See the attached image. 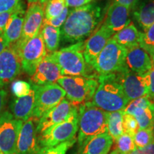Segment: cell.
Listing matches in <instances>:
<instances>
[{"label": "cell", "mask_w": 154, "mask_h": 154, "mask_svg": "<svg viewBox=\"0 0 154 154\" xmlns=\"http://www.w3.org/2000/svg\"><path fill=\"white\" fill-rule=\"evenodd\" d=\"M103 17V9L96 3H89L70 10L60 29L61 40L63 44H71L84 41L97 27Z\"/></svg>", "instance_id": "6da1fadb"}, {"label": "cell", "mask_w": 154, "mask_h": 154, "mask_svg": "<svg viewBox=\"0 0 154 154\" xmlns=\"http://www.w3.org/2000/svg\"><path fill=\"white\" fill-rule=\"evenodd\" d=\"M98 86L90 101L106 112L123 111L128 101L125 96L116 74L98 76Z\"/></svg>", "instance_id": "7a4b0ae2"}, {"label": "cell", "mask_w": 154, "mask_h": 154, "mask_svg": "<svg viewBox=\"0 0 154 154\" xmlns=\"http://www.w3.org/2000/svg\"><path fill=\"white\" fill-rule=\"evenodd\" d=\"M107 119L108 112L96 107L91 101L80 105L76 139L79 148L94 136L108 132Z\"/></svg>", "instance_id": "3957f363"}, {"label": "cell", "mask_w": 154, "mask_h": 154, "mask_svg": "<svg viewBox=\"0 0 154 154\" xmlns=\"http://www.w3.org/2000/svg\"><path fill=\"white\" fill-rule=\"evenodd\" d=\"M84 41L70 44L49 54L57 63L63 76L88 77V66L84 57Z\"/></svg>", "instance_id": "277c9868"}, {"label": "cell", "mask_w": 154, "mask_h": 154, "mask_svg": "<svg viewBox=\"0 0 154 154\" xmlns=\"http://www.w3.org/2000/svg\"><path fill=\"white\" fill-rule=\"evenodd\" d=\"M79 130V109L74 105L66 120L39 134L38 141L44 152L48 149L74 139Z\"/></svg>", "instance_id": "5b68a950"}, {"label": "cell", "mask_w": 154, "mask_h": 154, "mask_svg": "<svg viewBox=\"0 0 154 154\" xmlns=\"http://www.w3.org/2000/svg\"><path fill=\"white\" fill-rule=\"evenodd\" d=\"M126 53V49L111 38L96 59L92 69L99 76L123 72L128 69Z\"/></svg>", "instance_id": "8992f818"}, {"label": "cell", "mask_w": 154, "mask_h": 154, "mask_svg": "<svg viewBox=\"0 0 154 154\" xmlns=\"http://www.w3.org/2000/svg\"><path fill=\"white\" fill-rule=\"evenodd\" d=\"M57 82L67 99L76 106L91 101L98 86L97 79L93 77L62 76Z\"/></svg>", "instance_id": "52a82bcc"}, {"label": "cell", "mask_w": 154, "mask_h": 154, "mask_svg": "<svg viewBox=\"0 0 154 154\" xmlns=\"http://www.w3.org/2000/svg\"><path fill=\"white\" fill-rule=\"evenodd\" d=\"M11 45L18 54L22 70L32 76L38 63L47 54L41 32L27 41L17 42Z\"/></svg>", "instance_id": "ba28073f"}, {"label": "cell", "mask_w": 154, "mask_h": 154, "mask_svg": "<svg viewBox=\"0 0 154 154\" xmlns=\"http://www.w3.org/2000/svg\"><path fill=\"white\" fill-rule=\"evenodd\" d=\"M32 85L35 89V106L32 118L35 119H39L44 113L59 104L66 96L64 90L58 84Z\"/></svg>", "instance_id": "9c48e42d"}, {"label": "cell", "mask_w": 154, "mask_h": 154, "mask_svg": "<svg viewBox=\"0 0 154 154\" xmlns=\"http://www.w3.org/2000/svg\"><path fill=\"white\" fill-rule=\"evenodd\" d=\"M23 121L14 119L8 111L0 116V151L2 154H17V143Z\"/></svg>", "instance_id": "30bf717a"}, {"label": "cell", "mask_w": 154, "mask_h": 154, "mask_svg": "<svg viewBox=\"0 0 154 154\" xmlns=\"http://www.w3.org/2000/svg\"><path fill=\"white\" fill-rule=\"evenodd\" d=\"M116 74L128 101L148 96L149 88L146 75L136 74L128 69Z\"/></svg>", "instance_id": "8fae6325"}, {"label": "cell", "mask_w": 154, "mask_h": 154, "mask_svg": "<svg viewBox=\"0 0 154 154\" xmlns=\"http://www.w3.org/2000/svg\"><path fill=\"white\" fill-rule=\"evenodd\" d=\"M114 34L113 31L103 24L84 42L83 54L88 66L92 68L96 59Z\"/></svg>", "instance_id": "7c38bea8"}, {"label": "cell", "mask_w": 154, "mask_h": 154, "mask_svg": "<svg viewBox=\"0 0 154 154\" xmlns=\"http://www.w3.org/2000/svg\"><path fill=\"white\" fill-rule=\"evenodd\" d=\"M30 118L24 121L19 132L17 143V154H43L44 151L38 141L34 121Z\"/></svg>", "instance_id": "4fadbf2b"}, {"label": "cell", "mask_w": 154, "mask_h": 154, "mask_svg": "<svg viewBox=\"0 0 154 154\" xmlns=\"http://www.w3.org/2000/svg\"><path fill=\"white\" fill-rule=\"evenodd\" d=\"M22 66L16 49L9 46L0 54V87L12 82L20 74Z\"/></svg>", "instance_id": "5bb4252c"}, {"label": "cell", "mask_w": 154, "mask_h": 154, "mask_svg": "<svg viewBox=\"0 0 154 154\" xmlns=\"http://www.w3.org/2000/svg\"><path fill=\"white\" fill-rule=\"evenodd\" d=\"M74 105L67 99H63L59 104L47 111L38 120L36 126V133H42L65 121L72 112Z\"/></svg>", "instance_id": "9a60e30c"}, {"label": "cell", "mask_w": 154, "mask_h": 154, "mask_svg": "<svg viewBox=\"0 0 154 154\" xmlns=\"http://www.w3.org/2000/svg\"><path fill=\"white\" fill-rule=\"evenodd\" d=\"M44 19L43 5L38 2L31 4L25 13L22 36L18 42H26L37 35L40 32Z\"/></svg>", "instance_id": "2e32d148"}, {"label": "cell", "mask_w": 154, "mask_h": 154, "mask_svg": "<svg viewBox=\"0 0 154 154\" xmlns=\"http://www.w3.org/2000/svg\"><path fill=\"white\" fill-rule=\"evenodd\" d=\"M62 76L57 63L49 54H47L38 63L34 74L31 76V82L34 85L44 86L55 84Z\"/></svg>", "instance_id": "e0dca14e"}, {"label": "cell", "mask_w": 154, "mask_h": 154, "mask_svg": "<svg viewBox=\"0 0 154 154\" xmlns=\"http://www.w3.org/2000/svg\"><path fill=\"white\" fill-rule=\"evenodd\" d=\"M126 64L131 72L139 75H145L153 66L151 58L140 46L127 49Z\"/></svg>", "instance_id": "ac0fdd59"}, {"label": "cell", "mask_w": 154, "mask_h": 154, "mask_svg": "<svg viewBox=\"0 0 154 154\" xmlns=\"http://www.w3.org/2000/svg\"><path fill=\"white\" fill-rule=\"evenodd\" d=\"M131 11L128 7L113 2L107 9L103 24L114 33L118 32L131 22Z\"/></svg>", "instance_id": "d6986e66"}, {"label": "cell", "mask_w": 154, "mask_h": 154, "mask_svg": "<svg viewBox=\"0 0 154 154\" xmlns=\"http://www.w3.org/2000/svg\"><path fill=\"white\" fill-rule=\"evenodd\" d=\"M25 13L24 3L20 1L3 32V36L8 46L15 44L20 39Z\"/></svg>", "instance_id": "ffe728a7"}, {"label": "cell", "mask_w": 154, "mask_h": 154, "mask_svg": "<svg viewBox=\"0 0 154 154\" xmlns=\"http://www.w3.org/2000/svg\"><path fill=\"white\" fill-rule=\"evenodd\" d=\"M34 106L35 89L32 84V89L28 95L13 99L9 104V109L14 119L24 122L32 117Z\"/></svg>", "instance_id": "44dd1931"}, {"label": "cell", "mask_w": 154, "mask_h": 154, "mask_svg": "<svg viewBox=\"0 0 154 154\" xmlns=\"http://www.w3.org/2000/svg\"><path fill=\"white\" fill-rule=\"evenodd\" d=\"M113 143L109 133H103L90 138L80 148L79 154H108Z\"/></svg>", "instance_id": "7402d4cb"}, {"label": "cell", "mask_w": 154, "mask_h": 154, "mask_svg": "<svg viewBox=\"0 0 154 154\" xmlns=\"http://www.w3.org/2000/svg\"><path fill=\"white\" fill-rule=\"evenodd\" d=\"M134 18L143 32L154 23V0H144L134 9Z\"/></svg>", "instance_id": "603a6c76"}, {"label": "cell", "mask_w": 154, "mask_h": 154, "mask_svg": "<svg viewBox=\"0 0 154 154\" xmlns=\"http://www.w3.org/2000/svg\"><path fill=\"white\" fill-rule=\"evenodd\" d=\"M140 35L141 33L138 30L135 24L131 22L126 27L113 34L111 38L125 49H128L139 46Z\"/></svg>", "instance_id": "cb8c5ba5"}, {"label": "cell", "mask_w": 154, "mask_h": 154, "mask_svg": "<svg viewBox=\"0 0 154 154\" xmlns=\"http://www.w3.org/2000/svg\"><path fill=\"white\" fill-rule=\"evenodd\" d=\"M41 34L46 49L49 52V54L57 51L61 41L60 28L46 25L42 26Z\"/></svg>", "instance_id": "d4e9b609"}, {"label": "cell", "mask_w": 154, "mask_h": 154, "mask_svg": "<svg viewBox=\"0 0 154 154\" xmlns=\"http://www.w3.org/2000/svg\"><path fill=\"white\" fill-rule=\"evenodd\" d=\"M124 114L123 111L108 113V133L112 137L113 141L124 133Z\"/></svg>", "instance_id": "484cf974"}, {"label": "cell", "mask_w": 154, "mask_h": 154, "mask_svg": "<svg viewBox=\"0 0 154 154\" xmlns=\"http://www.w3.org/2000/svg\"><path fill=\"white\" fill-rule=\"evenodd\" d=\"M134 116L137 121L139 129L152 128L154 121V102H152L146 109L135 113Z\"/></svg>", "instance_id": "4316f807"}, {"label": "cell", "mask_w": 154, "mask_h": 154, "mask_svg": "<svg viewBox=\"0 0 154 154\" xmlns=\"http://www.w3.org/2000/svg\"><path fill=\"white\" fill-rule=\"evenodd\" d=\"M45 5L44 20H49L59 16L66 7L65 0H49Z\"/></svg>", "instance_id": "83f0119b"}, {"label": "cell", "mask_w": 154, "mask_h": 154, "mask_svg": "<svg viewBox=\"0 0 154 154\" xmlns=\"http://www.w3.org/2000/svg\"><path fill=\"white\" fill-rule=\"evenodd\" d=\"M116 150L119 154H127L136 149L135 146L134 136L124 133L115 140Z\"/></svg>", "instance_id": "f1b7e54d"}, {"label": "cell", "mask_w": 154, "mask_h": 154, "mask_svg": "<svg viewBox=\"0 0 154 154\" xmlns=\"http://www.w3.org/2000/svg\"><path fill=\"white\" fill-rule=\"evenodd\" d=\"M134 140L136 149L143 148L154 142V136L152 128L138 129L134 134Z\"/></svg>", "instance_id": "f546056e"}, {"label": "cell", "mask_w": 154, "mask_h": 154, "mask_svg": "<svg viewBox=\"0 0 154 154\" xmlns=\"http://www.w3.org/2000/svg\"><path fill=\"white\" fill-rule=\"evenodd\" d=\"M152 103L148 96H143V97L138 98L134 100H132L128 102V104L123 110L126 114H130L134 116L135 113H137L142 109H146Z\"/></svg>", "instance_id": "4dcf8cb0"}, {"label": "cell", "mask_w": 154, "mask_h": 154, "mask_svg": "<svg viewBox=\"0 0 154 154\" xmlns=\"http://www.w3.org/2000/svg\"><path fill=\"white\" fill-rule=\"evenodd\" d=\"M139 46L149 54L154 51V23L144 33H141Z\"/></svg>", "instance_id": "1f68e13d"}, {"label": "cell", "mask_w": 154, "mask_h": 154, "mask_svg": "<svg viewBox=\"0 0 154 154\" xmlns=\"http://www.w3.org/2000/svg\"><path fill=\"white\" fill-rule=\"evenodd\" d=\"M31 89H32V84L22 80L13 82L11 86V93L16 98H21L28 95Z\"/></svg>", "instance_id": "d6a6232c"}, {"label": "cell", "mask_w": 154, "mask_h": 154, "mask_svg": "<svg viewBox=\"0 0 154 154\" xmlns=\"http://www.w3.org/2000/svg\"><path fill=\"white\" fill-rule=\"evenodd\" d=\"M124 133L131 135L134 136V134L139 129L137 121L134 118V116L130 114H124Z\"/></svg>", "instance_id": "836d02e7"}, {"label": "cell", "mask_w": 154, "mask_h": 154, "mask_svg": "<svg viewBox=\"0 0 154 154\" xmlns=\"http://www.w3.org/2000/svg\"><path fill=\"white\" fill-rule=\"evenodd\" d=\"M76 141V138H74V139L59 144V145L56 146L54 147L47 149L44 152L43 154H66L67 151L74 146Z\"/></svg>", "instance_id": "e575fe53"}, {"label": "cell", "mask_w": 154, "mask_h": 154, "mask_svg": "<svg viewBox=\"0 0 154 154\" xmlns=\"http://www.w3.org/2000/svg\"><path fill=\"white\" fill-rule=\"evenodd\" d=\"M69 13V7H65L62 13L55 18H53L51 19H49V20H44L43 22V24H42V26H46V25H49V26H54V27L56 28H61L63 24V23L65 22L66 19L68 17V14Z\"/></svg>", "instance_id": "d590c367"}, {"label": "cell", "mask_w": 154, "mask_h": 154, "mask_svg": "<svg viewBox=\"0 0 154 154\" xmlns=\"http://www.w3.org/2000/svg\"><path fill=\"white\" fill-rule=\"evenodd\" d=\"M147 80L148 88H149V93L148 97L152 102H154V66L153 65L151 70L147 74H145Z\"/></svg>", "instance_id": "8d00e7d4"}, {"label": "cell", "mask_w": 154, "mask_h": 154, "mask_svg": "<svg viewBox=\"0 0 154 154\" xmlns=\"http://www.w3.org/2000/svg\"><path fill=\"white\" fill-rule=\"evenodd\" d=\"M21 0H0V14L14 10Z\"/></svg>", "instance_id": "74e56055"}, {"label": "cell", "mask_w": 154, "mask_h": 154, "mask_svg": "<svg viewBox=\"0 0 154 154\" xmlns=\"http://www.w3.org/2000/svg\"><path fill=\"white\" fill-rule=\"evenodd\" d=\"M15 9L12 11H7V12L0 14V34H3L5 28L6 27V26H7V23H8L9 19H10L11 17L12 16L13 13L14 12Z\"/></svg>", "instance_id": "f35d334b"}, {"label": "cell", "mask_w": 154, "mask_h": 154, "mask_svg": "<svg viewBox=\"0 0 154 154\" xmlns=\"http://www.w3.org/2000/svg\"><path fill=\"white\" fill-rule=\"evenodd\" d=\"M127 154H154V142L143 148L136 149Z\"/></svg>", "instance_id": "ab89813d"}, {"label": "cell", "mask_w": 154, "mask_h": 154, "mask_svg": "<svg viewBox=\"0 0 154 154\" xmlns=\"http://www.w3.org/2000/svg\"><path fill=\"white\" fill-rule=\"evenodd\" d=\"M65 1H66V5L68 7L78 8V7L88 5L92 0H65Z\"/></svg>", "instance_id": "60d3db41"}, {"label": "cell", "mask_w": 154, "mask_h": 154, "mask_svg": "<svg viewBox=\"0 0 154 154\" xmlns=\"http://www.w3.org/2000/svg\"><path fill=\"white\" fill-rule=\"evenodd\" d=\"M140 0H114V2L124 5L129 8L131 10H134L140 3Z\"/></svg>", "instance_id": "b9f144b4"}, {"label": "cell", "mask_w": 154, "mask_h": 154, "mask_svg": "<svg viewBox=\"0 0 154 154\" xmlns=\"http://www.w3.org/2000/svg\"><path fill=\"white\" fill-rule=\"evenodd\" d=\"M7 92L5 90L0 88V116L3 113V110L5 109L6 104V100H7Z\"/></svg>", "instance_id": "7bdbcfd3"}, {"label": "cell", "mask_w": 154, "mask_h": 154, "mask_svg": "<svg viewBox=\"0 0 154 154\" xmlns=\"http://www.w3.org/2000/svg\"><path fill=\"white\" fill-rule=\"evenodd\" d=\"M9 46L5 41V37H4L3 36V34H0V54L2 53Z\"/></svg>", "instance_id": "ee69618b"}, {"label": "cell", "mask_w": 154, "mask_h": 154, "mask_svg": "<svg viewBox=\"0 0 154 154\" xmlns=\"http://www.w3.org/2000/svg\"><path fill=\"white\" fill-rule=\"evenodd\" d=\"M48 1H49V0H38V2L39 4H41L42 5H44Z\"/></svg>", "instance_id": "f6af8a7d"}, {"label": "cell", "mask_w": 154, "mask_h": 154, "mask_svg": "<svg viewBox=\"0 0 154 154\" xmlns=\"http://www.w3.org/2000/svg\"><path fill=\"white\" fill-rule=\"evenodd\" d=\"M149 55H151L152 62H153V66H154V51H153V52H152L151 54H150Z\"/></svg>", "instance_id": "bcb514c9"}, {"label": "cell", "mask_w": 154, "mask_h": 154, "mask_svg": "<svg viewBox=\"0 0 154 154\" xmlns=\"http://www.w3.org/2000/svg\"><path fill=\"white\" fill-rule=\"evenodd\" d=\"M27 2L31 5V4H34V3L38 2V0H27Z\"/></svg>", "instance_id": "7dc6e473"}, {"label": "cell", "mask_w": 154, "mask_h": 154, "mask_svg": "<svg viewBox=\"0 0 154 154\" xmlns=\"http://www.w3.org/2000/svg\"><path fill=\"white\" fill-rule=\"evenodd\" d=\"M109 154H119V152L116 151V150L114 149V150H113V151H111Z\"/></svg>", "instance_id": "c3c4849f"}, {"label": "cell", "mask_w": 154, "mask_h": 154, "mask_svg": "<svg viewBox=\"0 0 154 154\" xmlns=\"http://www.w3.org/2000/svg\"><path fill=\"white\" fill-rule=\"evenodd\" d=\"M152 131H153V136H154V121H153V126H152Z\"/></svg>", "instance_id": "681fc988"}, {"label": "cell", "mask_w": 154, "mask_h": 154, "mask_svg": "<svg viewBox=\"0 0 154 154\" xmlns=\"http://www.w3.org/2000/svg\"><path fill=\"white\" fill-rule=\"evenodd\" d=\"M0 154H2V152H1V151H0Z\"/></svg>", "instance_id": "f907efd6"}]
</instances>
